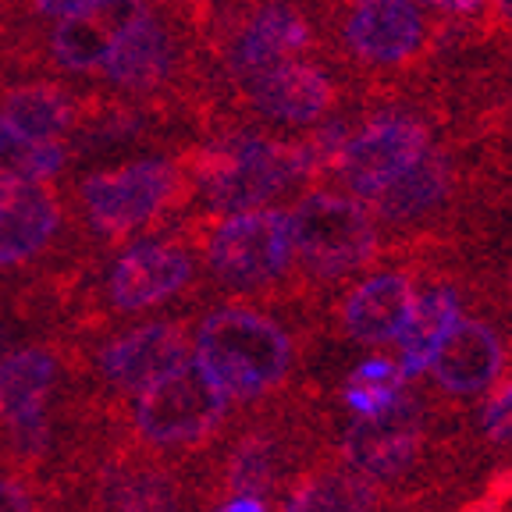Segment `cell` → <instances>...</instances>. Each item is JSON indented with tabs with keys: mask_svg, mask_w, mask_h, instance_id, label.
I'll list each match as a JSON object with an SVG mask.
<instances>
[{
	"mask_svg": "<svg viewBox=\"0 0 512 512\" xmlns=\"http://www.w3.org/2000/svg\"><path fill=\"white\" fill-rule=\"evenodd\" d=\"M64 196L79 235L100 249H114L182 221L185 207L196 200V185L178 150L82 171Z\"/></svg>",
	"mask_w": 512,
	"mask_h": 512,
	"instance_id": "1",
	"label": "cell"
},
{
	"mask_svg": "<svg viewBox=\"0 0 512 512\" xmlns=\"http://www.w3.org/2000/svg\"><path fill=\"white\" fill-rule=\"evenodd\" d=\"M203 214H235L281 200L324 175L310 139H278L249 125L217 128L182 150Z\"/></svg>",
	"mask_w": 512,
	"mask_h": 512,
	"instance_id": "2",
	"label": "cell"
},
{
	"mask_svg": "<svg viewBox=\"0 0 512 512\" xmlns=\"http://www.w3.org/2000/svg\"><path fill=\"white\" fill-rule=\"evenodd\" d=\"M200 267L189 217H182L164 232L114 246L107 264H96L89 253L75 274L68 306L79 310V324H89V317H100L96 324H104L111 317L153 313L189 296L200 281Z\"/></svg>",
	"mask_w": 512,
	"mask_h": 512,
	"instance_id": "3",
	"label": "cell"
},
{
	"mask_svg": "<svg viewBox=\"0 0 512 512\" xmlns=\"http://www.w3.org/2000/svg\"><path fill=\"white\" fill-rule=\"evenodd\" d=\"M192 239L200 249L203 274L217 288L242 299H271L292 303L288 288H303L292 253L285 210H235V214H192Z\"/></svg>",
	"mask_w": 512,
	"mask_h": 512,
	"instance_id": "4",
	"label": "cell"
},
{
	"mask_svg": "<svg viewBox=\"0 0 512 512\" xmlns=\"http://www.w3.org/2000/svg\"><path fill=\"white\" fill-rule=\"evenodd\" d=\"M192 356L217 377L228 399L264 402L285 392L303 345L274 313L246 303L214 306L192 331Z\"/></svg>",
	"mask_w": 512,
	"mask_h": 512,
	"instance_id": "5",
	"label": "cell"
},
{
	"mask_svg": "<svg viewBox=\"0 0 512 512\" xmlns=\"http://www.w3.org/2000/svg\"><path fill=\"white\" fill-rule=\"evenodd\" d=\"M86 512H200L221 498L217 470H178L150 448L114 445L79 480Z\"/></svg>",
	"mask_w": 512,
	"mask_h": 512,
	"instance_id": "6",
	"label": "cell"
},
{
	"mask_svg": "<svg viewBox=\"0 0 512 512\" xmlns=\"http://www.w3.org/2000/svg\"><path fill=\"white\" fill-rule=\"evenodd\" d=\"M288 232L306 292L349 281L374 264L381 249V224L367 203L331 189L303 192L288 214Z\"/></svg>",
	"mask_w": 512,
	"mask_h": 512,
	"instance_id": "7",
	"label": "cell"
},
{
	"mask_svg": "<svg viewBox=\"0 0 512 512\" xmlns=\"http://www.w3.org/2000/svg\"><path fill=\"white\" fill-rule=\"evenodd\" d=\"M128 406V434L121 441H132L150 452H192L214 441L228 424L232 399L217 377L203 367L196 356L175 367L168 377H160L146 392L132 395Z\"/></svg>",
	"mask_w": 512,
	"mask_h": 512,
	"instance_id": "8",
	"label": "cell"
},
{
	"mask_svg": "<svg viewBox=\"0 0 512 512\" xmlns=\"http://www.w3.org/2000/svg\"><path fill=\"white\" fill-rule=\"evenodd\" d=\"M150 8L146 0H89L86 8L68 11L36 29H18L8 50L11 75H57L86 79L121 40V32Z\"/></svg>",
	"mask_w": 512,
	"mask_h": 512,
	"instance_id": "9",
	"label": "cell"
},
{
	"mask_svg": "<svg viewBox=\"0 0 512 512\" xmlns=\"http://www.w3.org/2000/svg\"><path fill=\"white\" fill-rule=\"evenodd\" d=\"M331 32L345 64L363 72H406L431 50L434 29L416 0H342Z\"/></svg>",
	"mask_w": 512,
	"mask_h": 512,
	"instance_id": "10",
	"label": "cell"
},
{
	"mask_svg": "<svg viewBox=\"0 0 512 512\" xmlns=\"http://www.w3.org/2000/svg\"><path fill=\"white\" fill-rule=\"evenodd\" d=\"M75 217L57 182H0V274H29L68 260Z\"/></svg>",
	"mask_w": 512,
	"mask_h": 512,
	"instance_id": "11",
	"label": "cell"
},
{
	"mask_svg": "<svg viewBox=\"0 0 512 512\" xmlns=\"http://www.w3.org/2000/svg\"><path fill=\"white\" fill-rule=\"evenodd\" d=\"M335 75L317 61H281L224 96V128L256 118L278 128H313L338 107Z\"/></svg>",
	"mask_w": 512,
	"mask_h": 512,
	"instance_id": "12",
	"label": "cell"
},
{
	"mask_svg": "<svg viewBox=\"0 0 512 512\" xmlns=\"http://www.w3.org/2000/svg\"><path fill=\"white\" fill-rule=\"evenodd\" d=\"M427 146H431V125L420 114L381 111L363 125H352L328 171L356 200L367 203L381 185L399 178Z\"/></svg>",
	"mask_w": 512,
	"mask_h": 512,
	"instance_id": "13",
	"label": "cell"
},
{
	"mask_svg": "<svg viewBox=\"0 0 512 512\" xmlns=\"http://www.w3.org/2000/svg\"><path fill=\"white\" fill-rule=\"evenodd\" d=\"M192 356V328L185 317L146 320L96 345L93 370L114 399L146 392Z\"/></svg>",
	"mask_w": 512,
	"mask_h": 512,
	"instance_id": "14",
	"label": "cell"
},
{
	"mask_svg": "<svg viewBox=\"0 0 512 512\" xmlns=\"http://www.w3.org/2000/svg\"><path fill=\"white\" fill-rule=\"evenodd\" d=\"M456 189H459L456 157L445 146L431 143L399 178L381 185L367 200V207L377 224L395 228V232H409V228H424L434 214L448 210Z\"/></svg>",
	"mask_w": 512,
	"mask_h": 512,
	"instance_id": "15",
	"label": "cell"
},
{
	"mask_svg": "<svg viewBox=\"0 0 512 512\" xmlns=\"http://www.w3.org/2000/svg\"><path fill=\"white\" fill-rule=\"evenodd\" d=\"M505 363L509 349L495 324L480 317H459L434 349L427 374L445 399H473L505 374Z\"/></svg>",
	"mask_w": 512,
	"mask_h": 512,
	"instance_id": "16",
	"label": "cell"
},
{
	"mask_svg": "<svg viewBox=\"0 0 512 512\" xmlns=\"http://www.w3.org/2000/svg\"><path fill=\"white\" fill-rule=\"evenodd\" d=\"M93 104V89L72 86L57 75H11L0 79V114L25 136L68 143Z\"/></svg>",
	"mask_w": 512,
	"mask_h": 512,
	"instance_id": "17",
	"label": "cell"
},
{
	"mask_svg": "<svg viewBox=\"0 0 512 512\" xmlns=\"http://www.w3.org/2000/svg\"><path fill=\"white\" fill-rule=\"evenodd\" d=\"M75 363L64 342H29L0 356V427L54 409L57 388Z\"/></svg>",
	"mask_w": 512,
	"mask_h": 512,
	"instance_id": "18",
	"label": "cell"
},
{
	"mask_svg": "<svg viewBox=\"0 0 512 512\" xmlns=\"http://www.w3.org/2000/svg\"><path fill=\"white\" fill-rule=\"evenodd\" d=\"M416 303V281L409 271L388 267L374 271L349 288V296L338 306V331L352 345H388L406 328Z\"/></svg>",
	"mask_w": 512,
	"mask_h": 512,
	"instance_id": "19",
	"label": "cell"
},
{
	"mask_svg": "<svg viewBox=\"0 0 512 512\" xmlns=\"http://www.w3.org/2000/svg\"><path fill=\"white\" fill-rule=\"evenodd\" d=\"M388 495L374 480L338 463H317L288 488L281 512H388Z\"/></svg>",
	"mask_w": 512,
	"mask_h": 512,
	"instance_id": "20",
	"label": "cell"
},
{
	"mask_svg": "<svg viewBox=\"0 0 512 512\" xmlns=\"http://www.w3.org/2000/svg\"><path fill=\"white\" fill-rule=\"evenodd\" d=\"M459 317H463V296L456 285H431L427 292H416L413 313L395 338L399 342V370L409 384L427 374L434 349Z\"/></svg>",
	"mask_w": 512,
	"mask_h": 512,
	"instance_id": "21",
	"label": "cell"
},
{
	"mask_svg": "<svg viewBox=\"0 0 512 512\" xmlns=\"http://www.w3.org/2000/svg\"><path fill=\"white\" fill-rule=\"evenodd\" d=\"M68 164V143L32 139L0 114V182H54Z\"/></svg>",
	"mask_w": 512,
	"mask_h": 512,
	"instance_id": "22",
	"label": "cell"
},
{
	"mask_svg": "<svg viewBox=\"0 0 512 512\" xmlns=\"http://www.w3.org/2000/svg\"><path fill=\"white\" fill-rule=\"evenodd\" d=\"M406 384L409 381L402 377L399 363L384 360V356H374V360H363L360 367L345 377L342 402L356 416H374V413H381Z\"/></svg>",
	"mask_w": 512,
	"mask_h": 512,
	"instance_id": "23",
	"label": "cell"
},
{
	"mask_svg": "<svg viewBox=\"0 0 512 512\" xmlns=\"http://www.w3.org/2000/svg\"><path fill=\"white\" fill-rule=\"evenodd\" d=\"M477 438L488 448L512 445V377H498L491 384V399L484 402L477 420Z\"/></svg>",
	"mask_w": 512,
	"mask_h": 512,
	"instance_id": "24",
	"label": "cell"
},
{
	"mask_svg": "<svg viewBox=\"0 0 512 512\" xmlns=\"http://www.w3.org/2000/svg\"><path fill=\"white\" fill-rule=\"evenodd\" d=\"M0 512H50L32 473L4 463V470H0Z\"/></svg>",
	"mask_w": 512,
	"mask_h": 512,
	"instance_id": "25",
	"label": "cell"
},
{
	"mask_svg": "<svg viewBox=\"0 0 512 512\" xmlns=\"http://www.w3.org/2000/svg\"><path fill=\"white\" fill-rule=\"evenodd\" d=\"M86 4L89 0H15V18L22 29H36V25H47L68 11L86 8Z\"/></svg>",
	"mask_w": 512,
	"mask_h": 512,
	"instance_id": "26",
	"label": "cell"
},
{
	"mask_svg": "<svg viewBox=\"0 0 512 512\" xmlns=\"http://www.w3.org/2000/svg\"><path fill=\"white\" fill-rule=\"evenodd\" d=\"M509 502H512V466H505V470H498L491 477L484 495L463 502L456 512H509Z\"/></svg>",
	"mask_w": 512,
	"mask_h": 512,
	"instance_id": "27",
	"label": "cell"
},
{
	"mask_svg": "<svg viewBox=\"0 0 512 512\" xmlns=\"http://www.w3.org/2000/svg\"><path fill=\"white\" fill-rule=\"evenodd\" d=\"M416 4H427V8L441 11V15H480V11L488 8L491 0H416Z\"/></svg>",
	"mask_w": 512,
	"mask_h": 512,
	"instance_id": "28",
	"label": "cell"
},
{
	"mask_svg": "<svg viewBox=\"0 0 512 512\" xmlns=\"http://www.w3.org/2000/svg\"><path fill=\"white\" fill-rule=\"evenodd\" d=\"M153 4L178 11V15L189 18L196 29H203V18H207V11H210V4H214V0H153Z\"/></svg>",
	"mask_w": 512,
	"mask_h": 512,
	"instance_id": "29",
	"label": "cell"
},
{
	"mask_svg": "<svg viewBox=\"0 0 512 512\" xmlns=\"http://www.w3.org/2000/svg\"><path fill=\"white\" fill-rule=\"evenodd\" d=\"M214 512H271V509H267V498L260 495H232L224 498Z\"/></svg>",
	"mask_w": 512,
	"mask_h": 512,
	"instance_id": "30",
	"label": "cell"
},
{
	"mask_svg": "<svg viewBox=\"0 0 512 512\" xmlns=\"http://www.w3.org/2000/svg\"><path fill=\"white\" fill-rule=\"evenodd\" d=\"M484 29H509L512 32V0H495V8H491V18L484 22Z\"/></svg>",
	"mask_w": 512,
	"mask_h": 512,
	"instance_id": "31",
	"label": "cell"
},
{
	"mask_svg": "<svg viewBox=\"0 0 512 512\" xmlns=\"http://www.w3.org/2000/svg\"><path fill=\"white\" fill-rule=\"evenodd\" d=\"M388 512H434L427 505H388Z\"/></svg>",
	"mask_w": 512,
	"mask_h": 512,
	"instance_id": "32",
	"label": "cell"
},
{
	"mask_svg": "<svg viewBox=\"0 0 512 512\" xmlns=\"http://www.w3.org/2000/svg\"><path fill=\"white\" fill-rule=\"evenodd\" d=\"M505 72L512 75V43H509V50H505Z\"/></svg>",
	"mask_w": 512,
	"mask_h": 512,
	"instance_id": "33",
	"label": "cell"
}]
</instances>
